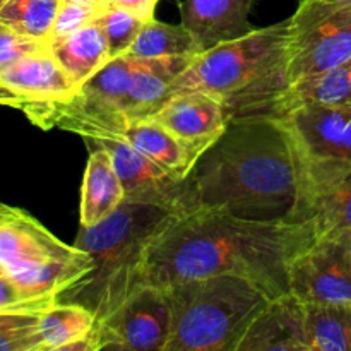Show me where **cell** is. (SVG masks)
I'll return each mask as SVG.
<instances>
[{
  "instance_id": "23",
  "label": "cell",
  "mask_w": 351,
  "mask_h": 351,
  "mask_svg": "<svg viewBox=\"0 0 351 351\" xmlns=\"http://www.w3.org/2000/svg\"><path fill=\"white\" fill-rule=\"evenodd\" d=\"M96 315L79 304H55L40 317V351H62L67 345L93 335Z\"/></svg>"
},
{
  "instance_id": "34",
  "label": "cell",
  "mask_w": 351,
  "mask_h": 351,
  "mask_svg": "<svg viewBox=\"0 0 351 351\" xmlns=\"http://www.w3.org/2000/svg\"><path fill=\"white\" fill-rule=\"evenodd\" d=\"M324 2H345V3H351V0H324Z\"/></svg>"
},
{
  "instance_id": "7",
  "label": "cell",
  "mask_w": 351,
  "mask_h": 351,
  "mask_svg": "<svg viewBox=\"0 0 351 351\" xmlns=\"http://www.w3.org/2000/svg\"><path fill=\"white\" fill-rule=\"evenodd\" d=\"M351 58V3L300 0L287 19L281 58L283 88Z\"/></svg>"
},
{
  "instance_id": "26",
  "label": "cell",
  "mask_w": 351,
  "mask_h": 351,
  "mask_svg": "<svg viewBox=\"0 0 351 351\" xmlns=\"http://www.w3.org/2000/svg\"><path fill=\"white\" fill-rule=\"evenodd\" d=\"M95 23L101 27L103 34H105L110 58H117L130 50L144 21H141L129 10L113 5L110 2L99 7L95 16Z\"/></svg>"
},
{
  "instance_id": "2",
  "label": "cell",
  "mask_w": 351,
  "mask_h": 351,
  "mask_svg": "<svg viewBox=\"0 0 351 351\" xmlns=\"http://www.w3.org/2000/svg\"><path fill=\"white\" fill-rule=\"evenodd\" d=\"M298 173L276 117H232L225 132L180 182L175 215L221 209L256 221L293 223Z\"/></svg>"
},
{
  "instance_id": "30",
  "label": "cell",
  "mask_w": 351,
  "mask_h": 351,
  "mask_svg": "<svg viewBox=\"0 0 351 351\" xmlns=\"http://www.w3.org/2000/svg\"><path fill=\"white\" fill-rule=\"evenodd\" d=\"M98 9L99 7L75 2V0H62L60 9H58L57 17H55L50 40L67 36V34L81 29L86 24L93 23Z\"/></svg>"
},
{
  "instance_id": "8",
  "label": "cell",
  "mask_w": 351,
  "mask_h": 351,
  "mask_svg": "<svg viewBox=\"0 0 351 351\" xmlns=\"http://www.w3.org/2000/svg\"><path fill=\"white\" fill-rule=\"evenodd\" d=\"M288 280L304 304H351V230L315 235L291 261Z\"/></svg>"
},
{
  "instance_id": "18",
  "label": "cell",
  "mask_w": 351,
  "mask_h": 351,
  "mask_svg": "<svg viewBox=\"0 0 351 351\" xmlns=\"http://www.w3.org/2000/svg\"><path fill=\"white\" fill-rule=\"evenodd\" d=\"M123 202V187L108 151L89 144V158L81 187L79 223L93 226L108 218Z\"/></svg>"
},
{
  "instance_id": "20",
  "label": "cell",
  "mask_w": 351,
  "mask_h": 351,
  "mask_svg": "<svg viewBox=\"0 0 351 351\" xmlns=\"http://www.w3.org/2000/svg\"><path fill=\"white\" fill-rule=\"evenodd\" d=\"M302 221H311L315 235L351 230V168L315 189L300 202L293 223Z\"/></svg>"
},
{
  "instance_id": "31",
  "label": "cell",
  "mask_w": 351,
  "mask_h": 351,
  "mask_svg": "<svg viewBox=\"0 0 351 351\" xmlns=\"http://www.w3.org/2000/svg\"><path fill=\"white\" fill-rule=\"evenodd\" d=\"M113 5L122 7V9L129 10L134 16L139 17L141 21H149L154 17V7L160 0H110Z\"/></svg>"
},
{
  "instance_id": "6",
  "label": "cell",
  "mask_w": 351,
  "mask_h": 351,
  "mask_svg": "<svg viewBox=\"0 0 351 351\" xmlns=\"http://www.w3.org/2000/svg\"><path fill=\"white\" fill-rule=\"evenodd\" d=\"M276 119L297 165L298 208L311 192L351 168V106L300 105Z\"/></svg>"
},
{
  "instance_id": "4",
  "label": "cell",
  "mask_w": 351,
  "mask_h": 351,
  "mask_svg": "<svg viewBox=\"0 0 351 351\" xmlns=\"http://www.w3.org/2000/svg\"><path fill=\"white\" fill-rule=\"evenodd\" d=\"M287 21L259 27L237 40L201 51L171 84L175 93L204 91L221 98L230 117L263 115L281 91V58Z\"/></svg>"
},
{
  "instance_id": "33",
  "label": "cell",
  "mask_w": 351,
  "mask_h": 351,
  "mask_svg": "<svg viewBox=\"0 0 351 351\" xmlns=\"http://www.w3.org/2000/svg\"><path fill=\"white\" fill-rule=\"evenodd\" d=\"M5 274H7L5 267H3V266H2V264H0V278H2V276H5Z\"/></svg>"
},
{
  "instance_id": "27",
  "label": "cell",
  "mask_w": 351,
  "mask_h": 351,
  "mask_svg": "<svg viewBox=\"0 0 351 351\" xmlns=\"http://www.w3.org/2000/svg\"><path fill=\"white\" fill-rule=\"evenodd\" d=\"M43 312L0 314V351H40V317Z\"/></svg>"
},
{
  "instance_id": "19",
  "label": "cell",
  "mask_w": 351,
  "mask_h": 351,
  "mask_svg": "<svg viewBox=\"0 0 351 351\" xmlns=\"http://www.w3.org/2000/svg\"><path fill=\"white\" fill-rule=\"evenodd\" d=\"M50 51L77 86L112 60L105 34L95 21L67 36L50 40Z\"/></svg>"
},
{
  "instance_id": "13",
  "label": "cell",
  "mask_w": 351,
  "mask_h": 351,
  "mask_svg": "<svg viewBox=\"0 0 351 351\" xmlns=\"http://www.w3.org/2000/svg\"><path fill=\"white\" fill-rule=\"evenodd\" d=\"M81 254V249L60 242L26 211L0 202V264L5 271L74 259Z\"/></svg>"
},
{
  "instance_id": "28",
  "label": "cell",
  "mask_w": 351,
  "mask_h": 351,
  "mask_svg": "<svg viewBox=\"0 0 351 351\" xmlns=\"http://www.w3.org/2000/svg\"><path fill=\"white\" fill-rule=\"evenodd\" d=\"M50 50V43L21 34L7 24L0 23V69L31 53Z\"/></svg>"
},
{
  "instance_id": "9",
  "label": "cell",
  "mask_w": 351,
  "mask_h": 351,
  "mask_svg": "<svg viewBox=\"0 0 351 351\" xmlns=\"http://www.w3.org/2000/svg\"><path fill=\"white\" fill-rule=\"evenodd\" d=\"M171 332V307L167 291L143 285L95 328L96 350L165 351Z\"/></svg>"
},
{
  "instance_id": "10",
  "label": "cell",
  "mask_w": 351,
  "mask_h": 351,
  "mask_svg": "<svg viewBox=\"0 0 351 351\" xmlns=\"http://www.w3.org/2000/svg\"><path fill=\"white\" fill-rule=\"evenodd\" d=\"M147 119L160 123L180 141L195 163L221 137L232 117L226 103L218 96L204 91H184L165 99Z\"/></svg>"
},
{
  "instance_id": "16",
  "label": "cell",
  "mask_w": 351,
  "mask_h": 351,
  "mask_svg": "<svg viewBox=\"0 0 351 351\" xmlns=\"http://www.w3.org/2000/svg\"><path fill=\"white\" fill-rule=\"evenodd\" d=\"M197 55L143 58L127 55L132 69L129 96V122L147 119L167 99L175 79L192 64Z\"/></svg>"
},
{
  "instance_id": "11",
  "label": "cell",
  "mask_w": 351,
  "mask_h": 351,
  "mask_svg": "<svg viewBox=\"0 0 351 351\" xmlns=\"http://www.w3.org/2000/svg\"><path fill=\"white\" fill-rule=\"evenodd\" d=\"M79 89L50 50L31 53L0 69V105L27 110L62 101Z\"/></svg>"
},
{
  "instance_id": "1",
  "label": "cell",
  "mask_w": 351,
  "mask_h": 351,
  "mask_svg": "<svg viewBox=\"0 0 351 351\" xmlns=\"http://www.w3.org/2000/svg\"><path fill=\"white\" fill-rule=\"evenodd\" d=\"M315 239L311 221H256L221 209L170 213L143 259L144 285L235 274L269 300L290 293V264Z\"/></svg>"
},
{
  "instance_id": "21",
  "label": "cell",
  "mask_w": 351,
  "mask_h": 351,
  "mask_svg": "<svg viewBox=\"0 0 351 351\" xmlns=\"http://www.w3.org/2000/svg\"><path fill=\"white\" fill-rule=\"evenodd\" d=\"M112 137L125 139L137 151L146 154L154 163L163 167L180 180H184L191 168L194 167L191 154L182 146L180 141L175 139L167 129L149 119L129 122L119 134Z\"/></svg>"
},
{
  "instance_id": "15",
  "label": "cell",
  "mask_w": 351,
  "mask_h": 351,
  "mask_svg": "<svg viewBox=\"0 0 351 351\" xmlns=\"http://www.w3.org/2000/svg\"><path fill=\"white\" fill-rule=\"evenodd\" d=\"M257 0H184L182 24L194 34L202 50L245 36L254 29L250 10Z\"/></svg>"
},
{
  "instance_id": "5",
  "label": "cell",
  "mask_w": 351,
  "mask_h": 351,
  "mask_svg": "<svg viewBox=\"0 0 351 351\" xmlns=\"http://www.w3.org/2000/svg\"><path fill=\"white\" fill-rule=\"evenodd\" d=\"M171 307V332L165 351H237L267 295L235 274L160 287Z\"/></svg>"
},
{
  "instance_id": "3",
  "label": "cell",
  "mask_w": 351,
  "mask_h": 351,
  "mask_svg": "<svg viewBox=\"0 0 351 351\" xmlns=\"http://www.w3.org/2000/svg\"><path fill=\"white\" fill-rule=\"evenodd\" d=\"M171 211L143 202H122L108 218L81 226L74 245L84 250L93 267L57 304H79L96 315V326L139 290L147 245Z\"/></svg>"
},
{
  "instance_id": "29",
  "label": "cell",
  "mask_w": 351,
  "mask_h": 351,
  "mask_svg": "<svg viewBox=\"0 0 351 351\" xmlns=\"http://www.w3.org/2000/svg\"><path fill=\"white\" fill-rule=\"evenodd\" d=\"M57 304L55 297H29L9 276L0 278V314L45 312Z\"/></svg>"
},
{
  "instance_id": "32",
  "label": "cell",
  "mask_w": 351,
  "mask_h": 351,
  "mask_svg": "<svg viewBox=\"0 0 351 351\" xmlns=\"http://www.w3.org/2000/svg\"><path fill=\"white\" fill-rule=\"evenodd\" d=\"M75 2L88 3V5H93V7H103L106 5V3H110V0H75Z\"/></svg>"
},
{
  "instance_id": "24",
  "label": "cell",
  "mask_w": 351,
  "mask_h": 351,
  "mask_svg": "<svg viewBox=\"0 0 351 351\" xmlns=\"http://www.w3.org/2000/svg\"><path fill=\"white\" fill-rule=\"evenodd\" d=\"M204 51L194 34L184 24H167L153 19L146 21L137 34L136 41L125 55L143 58L182 57V55H199Z\"/></svg>"
},
{
  "instance_id": "17",
  "label": "cell",
  "mask_w": 351,
  "mask_h": 351,
  "mask_svg": "<svg viewBox=\"0 0 351 351\" xmlns=\"http://www.w3.org/2000/svg\"><path fill=\"white\" fill-rule=\"evenodd\" d=\"M300 105L351 106V58L278 91L267 101L263 115L278 117Z\"/></svg>"
},
{
  "instance_id": "14",
  "label": "cell",
  "mask_w": 351,
  "mask_h": 351,
  "mask_svg": "<svg viewBox=\"0 0 351 351\" xmlns=\"http://www.w3.org/2000/svg\"><path fill=\"white\" fill-rule=\"evenodd\" d=\"M237 351H308L304 302L291 293L269 300Z\"/></svg>"
},
{
  "instance_id": "12",
  "label": "cell",
  "mask_w": 351,
  "mask_h": 351,
  "mask_svg": "<svg viewBox=\"0 0 351 351\" xmlns=\"http://www.w3.org/2000/svg\"><path fill=\"white\" fill-rule=\"evenodd\" d=\"M84 141L108 151L113 168L122 182L123 202L160 206L173 213L180 191V178L154 163L125 139L108 136Z\"/></svg>"
},
{
  "instance_id": "25",
  "label": "cell",
  "mask_w": 351,
  "mask_h": 351,
  "mask_svg": "<svg viewBox=\"0 0 351 351\" xmlns=\"http://www.w3.org/2000/svg\"><path fill=\"white\" fill-rule=\"evenodd\" d=\"M62 0H0V23L50 43Z\"/></svg>"
},
{
  "instance_id": "22",
  "label": "cell",
  "mask_w": 351,
  "mask_h": 351,
  "mask_svg": "<svg viewBox=\"0 0 351 351\" xmlns=\"http://www.w3.org/2000/svg\"><path fill=\"white\" fill-rule=\"evenodd\" d=\"M308 351H351V304H304Z\"/></svg>"
}]
</instances>
